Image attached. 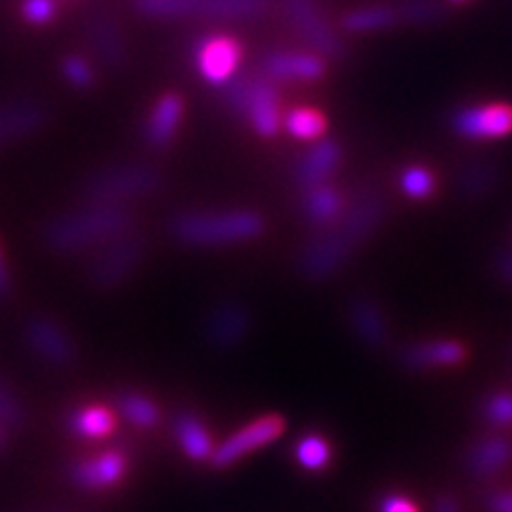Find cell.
<instances>
[{
  "mask_svg": "<svg viewBox=\"0 0 512 512\" xmlns=\"http://www.w3.org/2000/svg\"><path fill=\"white\" fill-rule=\"evenodd\" d=\"M22 15L34 24H46L55 15L53 0H24Z\"/></svg>",
  "mask_w": 512,
  "mask_h": 512,
  "instance_id": "8d00e7d4",
  "label": "cell"
},
{
  "mask_svg": "<svg viewBox=\"0 0 512 512\" xmlns=\"http://www.w3.org/2000/svg\"><path fill=\"white\" fill-rule=\"evenodd\" d=\"M43 124H46V110L38 102H5V105H0V145L31 136Z\"/></svg>",
  "mask_w": 512,
  "mask_h": 512,
  "instance_id": "ffe728a7",
  "label": "cell"
},
{
  "mask_svg": "<svg viewBox=\"0 0 512 512\" xmlns=\"http://www.w3.org/2000/svg\"><path fill=\"white\" fill-rule=\"evenodd\" d=\"M482 418L494 427H512V392L486 394L479 406Z\"/></svg>",
  "mask_w": 512,
  "mask_h": 512,
  "instance_id": "4dcf8cb0",
  "label": "cell"
},
{
  "mask_svg": "<svg viewBox=\"0 0 512 512\" xmlns=\"http://www.w3.org/2000/svg\"><path fill=\"white\" fill-rule=\"evenodd\" d=\"M62 74L67 76L69 83H74L76 88H86L93 83V69L83 57H67L62 62Z\"/></svg>",
  "mask_w": 512,
  "mask_h": 512,
  "instance_id": "836d02e7",
  "label": "cell"
},
{
  "mask_svg": "<svg viewBox=\"0 0 512 512\" xmlns=\"http://www.w3.org/2000/svg\"><path fill=\"white\" fill-rule=\"evenodd\" d=\"M498 183V166L486 159H472L458 171V192L465 200H479L489 195Z\"/></svg>",
  "mask_w": 512,
  "mask_h": 512,
  "instance_id": "d4e9b609",
  "label": "cell"
},
{
  "mask_svg": "<svg viewBox=\"0 0 512 512\" xmlns=\"http://www.w3.org/2000/svg\"><path fill=\"white\" fill-rule=\"evenodd\" d=\"M159 185H162V176L152 166L121 164L88 178L86 185H83V197L91 204L121 207L124 202L152 195V192L159 190Z\"/></svg>",
  "mask_w": 512,
  "mask_h": 512,
  "instance_id": "277c9868",
  "label": "cell"
},
{
  "mask_svg": "<svg viewBox=\"0 0 512 512\" xmlns=\"http://www.w3.org/2000/svg\"><path fill=\"white\" fill-rule=\"evenodd\" d=\"M401 190L406 192L413 200H425L434 192V176L425 166H408V169L401 171Z\"/></svg>",
  "mask_w": 512,
  "mask_h": 512,
  "instance_id": "1f68e13d",
  "label": "cell"
},
{
  "mask_svg": "<svg viewBox=\"0 0 512 512\" xmlns=\"http://www.w3.org/2000/svg\"><path fill=\"white\" fill-rule=\"evenodd\" d=\"M434 512H463V510H460L456 498L448 496V494H441L437 501H434Z\"/></svg>",
  "mask_w": 512,
  "mask_h": 512,
  "instance_id": "ab89813d",
  "label": "cell"
},
{
  "mask_svg": "<svg viewBox=\"0 0 512 512\" xmlns=\"http://www.w3.org/2000/svg\"><path fill=\"white\" fill-rule=\"evenodd\" d=\"M145 17L183 19H256L268 8V0H133Z\"/></svg>",
  "mask_w": 512,
  "mask_h": 512,
  "instance_id": "8992f818",
  "label": "cell"
},
{
  "mask_svg": "<svg viewBox=\"0 0 512 512\" xmlns=\"http://www.w3.org/2000/svg\"><path fill=\"white\" fill-rule=\"evenodd\" d=\"M387 200L380 190H361L347 204L342 219L311 238L299 252V273L306 280H328L354 256L358 247L382 226Z\"/></svg>",
  "mask_w": 512,
  "mask_h": 512,
  "instance_id": "6da1fadb",
  "label": "cell"
},
{
  "mask_svg": "<svg viewBox=\"0 0 512 512\" xmlns=\"http://www.w3.org/2000/svg\"><path fill=\"white\" fill-rule=\"evenodd\" d=\"M294 456H297V463L302 465L304 470L320 472L330 465L332 451L325 437H320V434H304V437L297 441Z\"/></svg>",
  "mask_w": 512,
  "mask_h": 512,
  "instance_id": "f1b7e54d",
  "label": "cell"
},
{
  "mask_svg": "<svg viewBox=\"0 0 512 512\" xmlns=\"http://www.w3.org/2000/svg\"><path fill=\"white\" fill-rule=\"evenodd\" d=\"M494 268H496V273L505 280V283L512 285V252L498 254L494 261Z\"/></svg>",
  "mask_w": 512,
  "mask_h": 512,
  "instance_id": "f35d334b",
  "label": "cell"
},
{
  "mask_svg": "<svg viewBox=\"0 0 512 512\" xmlns=\"http://www.w3.org/2000/svg\"><path fill=\"white\" fill-rule=\"evenodd\" d=\"M377 512H420L408 496L399 491H384L377 496Z\"/></svg>",
  "mask_w": 512,
  "mask_h": 512,
  "instance_id": "d590c367",
  "label": "cell"
},
{
  "mask_svg": "<svg viewBox=\"0 0 512 512\" xmlns=\"http://www.w3.org/2000/svg\"><path fill=\"white\" fill-rule=\"evenodd\" d=\"M24 335H27L29 347L41 358H46L48 363H53V366H69L74 361L76 347L72 337L55 320L43 316L31 318Z\"/></svg>",
  "mask_w": 512,
  "mask_h": 512,
  "instance_id": "4fadbf2b",
  "label": "cell"
},
{
  "mask_svg": "<svg viewBox=\"0 0 512 512\" xmlns=\"http://www.w3.org/2000/svg\"><path fill=\"white\" fill-rule=\"evenodd\" d=\"M249 320L252 318H249L245 304L223 302L209 313L204 332H207V339L214 347L230 349L245 339L249 332Z\"/></svg>",
  "mask_w": 512,
  "mask_h": 512,
  "instance_id": "9a60e30c",
  "label": "cell"
},
{
  "mask_svg": "<svg viewBox=\"0 0 512 512\" xmlns=\"http://www.w3.org/2000/svg\"><path fill=\"white\" fill-rule=\"evenodd\" d=\"M347 316L351 323V330L368 347L380 349L389 342V320L384 316L382 306L375 302L368 294H356L351 297L347 306Z\"/></svg>",
  "mask_w": 512,
  "mask_h": 512,
  "instance_id": "5bb4252c",
  "label": "cell"
},
{
  "mask_svg": "<svg viewBox=\"0 0 512 512\" xmlns=\"http://www.w3.org/2000/svg\"><path fill=\"white\" fill-rule=\"evenodd\" d=\"M467 358V349L458 339H427V342L406 344L399 351V363L408 370H434L460 366Z\"/></svg>",
  "mask_w": 512,
  "mask_h": 512,
  "instance_id": "7c38bea8",
  "label": "cell"
},
{
  "mask_svg": "<svg viewBox=\"0 0 512 512\" xmlns=\"http://www.w3.org/2000/svg\"><path fill=\"white\" fill-rule=\"evenodd\" d=\"M8 292H10V273L8 268H5L3 252H0V297H5Z\"/></svg>",
  "mask_w": 512,
  "mask_h": 512,
  "instance_id": "60d3db41",
  "label": "cell"
},
{
  "mask_svg": "<svg viewBox=\"0 0 512 512\" xmlns=\"http://www.w3.org/2000/svg\"><path fill=\"white\" fill-rule=\"evenodd\" d=\"M86 38L88 46L93 48V53L100 57L102 62L110 64V67H117V64L124 62L126 55V43L124 34H121L117 19H114L110 12H91L86 22Z\"/></svg>",
  "mask_w": 512,
  "mask_h": 512,
  "instance_id": "2e32d148",
  "label": "cell"
},
{
  "mask_svg": "<svg viewBox=\"0 0 512 512\" xmlns=\"http://www.w3.org/2000/svg\"><path fill=\"white\" fill-rule=\"evenodd\" d=\"M133 226V214L114 204H91L74 214L55 219L43 233L46 245L53 252H76L100 242H110L124 235Z\"/></svg>",
  "mask_w": 512,
  "mask_h": 512,
  "instance_id": "7a4b0ae2",
  "label": "cell"
},
{
  "mask_svg": "<svg viewBox=\"0 0 512 512\" xmlns=\"http://www.w3.org/2000/svg\"><path fill=\"white\" fill-rule=\"evenodd\" d=\"M285 432V420L280 415H264V418L254 420L252 425L242 427L233 437H228L219 448H214L211 465L214 467H230L242 460L256 448L273 444L280 434Z\"/></svg>",
  "mask_w": 512,
  "mask_h": 512,
  "instance_id": "8fae6325",
  "label": "cell"
},
{
  "mask_svg": "<svg viewBox=\"0 0 512 512\" xmlns=\"http://www.w3.org/2000/svg\"><path fill=\"white\" fill-rule=\"evenodd\" d=\"M489 512H512V491H496V494H491Z\"/></svg>",
  "mask_w": 512,
  "mask_h": 512,
  "instance_id": "74e56055",
  "label": "cell"
},
{
  "mask_svg": "<svg viewBox=\"0 0 512 512\" xmlns=\"http://www.w3.org/2000/svg\"><path fill=\"white\" fill-rule=\"evenodd\" d=\"M512 460V441L505 437H484L472 444L463 456L470 477H491Z\"/></svg>",
  "mask_w": 512,
  "mask_h": 512,
  "instance_id": "e0dca14e",
  "label": "cell"
},
{
  "mask_svg": "<svg viewBox=\"0 0 512 512\" xmlns=\"http://www.w3.org/2000/svg\"><path fill=\"white\" fill-rule=\"evenodd\" d=\"M453 131L467 140H494L512 133V107L496 105H470L460 107L451 117Z\"/></svg>",
  "mask_w": 512,
  "mask_h": 512,
  "instance_id": "30bf717a",
  "label": "cell"
},
{
  "mask_svg": "<svg viewBox=\"0 0 512 512\" xmlns=\"http://www.w3.org/2000/svg\"><path fill=\"white\" fill-rule=\"evenodd\" d=\"M119 411L131 425L140 427V430H150L159 422V411L155 403L136 392H126L119 396Z\"/></svg>",
  "mask_w": 512,
  "mask_h": 512,
  "instance_id": "83f0119b",
  "label": "cell"
},
{
  "mask_svg": "<svg viewBox=\"0 0 512 512\" xmlns=\"http://www.w3.org/2000/svg\"><path fill=\"white\" fill-rule=\"evenodd\" d=\"M24 420V411H22V403L15 394H12V389L0 380V422H5V425H19V422Z\"/></svg>",
  "mask_w": 512,
  "mask_h": 512,
  "instance_id": "e575fe53",
  "label": "cell"
},
{
  "mask_svg": "<svg viewBox=\"0 0 512 512\" xmlns=\"http://www.w3.org/2000/svg\"><path fill=\"white\" fill-rule=\"evenodd\" d=\"M268 79L280 81H316L325 72V64L313 53H271L264 60Z\"/></svg>",
  "mask_w": 512,
  "mask_h": 512,
  "instance_id": "44dd1931",
  "label": "cell"
},
{
  "mask_svg": "<svg viewBox=\"0 0 512 512\" xmlns=\"http://www.w3.org/2000/svg\"><path fill=\"white\" fill-rule=\"evenodd\" d=\"M285 128L297 140H316L325 131V117L311 107H297L285 114Z\"/></svg>",
  "mask_w": 512,
  "mask_h": 512,
  "instance_id": "f546056e",
  "label": "cell"
},
{
  "mask_svg": "<svg viewBox=\"0 0 512 512\" xmlns=\"http://www.w3.org/2000/svg\"><path fill=\"white\" fill-rule=\"evenodd\" d=\"M510 366H512V344H510Z\"/></svg>",
  "mask_w": 512,
  "mask_h": 512,
  "instance_id": "b9f144b4",
  "label": "cell"
},
{
  "mask_svg": "<svg viewBox=\"0 0 512 512\" xmlns=\"http://www.w3.org/2000/svg\"><path fill=\"white\" fill-rule=\"evenodd\" d=\"M283 10L297 34L304 38L318 55L339 60L344 55V46L316 5V0H283Z\"/></svg>",
  "mask_w": 512,
  "mask_h": 512,
  "instance_id": "ba28073f",
  "label": "cell"
},
{
  "mask_svg": "<svg viewBox=\"0 0 512 512\" xmlns=\"http://www.w3.org/2000/svg\"><path fill=\"white\" fill-rule=\"evenodd\" d=\"M69 430L81 439H102L114 430V415L107 408H81L69 415Z\"/></svg>",
  "mask_w": 512,
  "mask_h": 512,
  "instance_id": "484cf974",
  "label": "cell"
},
{
  "mask_svg": "<svg viewBox=\"0 0 512 512\" xmlns=\"http://www.w3.org/2000/svg\"><path fill=\"white\" fill-rule=\"evenodd\" d=\"M302 209H304V219L316 228H330L332 223H337L342 219L344 209V197L332 188V185L323 183L316 185V188L304 190V200H302Z\"/></svg>",
  "mask_w": 512,
  "mask_h": 512,
  "instance_id": "7402d4cb",
  "label": "cell"
},
{
  "mask_svg": "<svg viewBox=\"0 0 512 512\" xmlns=\"http://www.w3.org/2000/svg\"><path fill=\"white\" fill-rule=\"evenodd\" d=\"M226 100L235 112L247 114L256 133L271 138L280 128V100L266 76H242L226 83Z\"/></svg>",
  "mask_w": 512,
  "mask_h": 512,
  "instance_id": "5b68a950",
  "label": "cell"
},
{
  "mask_svg": "<svg viewBox=\"0 0 512 512\" xmlns=\"http://www.w3.org/2000/svg\"><path fill=\"white\" fill-rule=\"evenodd\" d=\"M396 10H399L401 22H413V24L437 22L441 17V8L437 0H403Z\"/></svg>",
  "mask_w": 512,
  "mask_h": 512,
  "instance_id": "d6a6232c",
  "label": "cell"
},
{
  "mask_svg": "<svg viewBox=\"0 0 512 512\" xmlns=\"http://www.w3.org/2000/svg\"><path fill=\"white\" fill-rule=\"evenodd\" d=\"M242 57V48L235 38L230 36H202L192 46V60H195L197 72L204 81L214 86H226L233 79Z\"/></svg>",
  "mask_w": 512,
  "mask_h": 512,
  "instance_id": "9c48e42d",
  "label": "cell"
},
{
  "mask_svg": "<svg viewBox=\"0 0 512 512\" xmlns=\"http://www.w3.org/2000/svg\"><path fill=\"white\" fill-rule=\"evenodd\" d=\"M128 458L121 451L100 453L91 460H83L72 470V479L81 489H105L117 484L126 475Z\"/></svg>",
  "mask_w": 512,
  "mask_h": 512,
  "instance_id": "ac0fdd59",
  "label": "cell"
},
{
  "mask_svg": "<svg viewBox=\"0 0 512 512\" xmlns=\"http://www.w3.org/2000/svg\"><path fill=\"white\" fill-rule=\"evenodd\" d=\"M171 233L185 245H228L259 238L264 233V219L256 211H188L171 221Z\"/></svg>",
  "mask_w": 512,
  "mask_h": 512,
  "instance_id": "3957f363",
  "label": "cell"
},
{
  "mask_svg": "<svg viewBox=\"0 0 512 512\" xmlns=\"http://www.w3.org/2000/svg\"><path fill=\"white\" fill-rule=\"evenodd\" d=\"M174 432H176L178 444H181L185 456L190 460L202 463V460H211V456H214V446H211L207 427H204V422L197 418L195 413L190 411L178 413L174 420Z\"/></svg>",
  "mask_w": 512,
  "mask_h": 512,
  "instance_id": "cb8c5ba5",
  "label": "cell"
},
{
  "mask_svg": "<svg viewBox=\"0 0 512 512\" xmlns=\"http://www.w3.org/2000/svg\"><path fill=\"white\" fill-rule=\"evenodd\" d=\"M181 114H183V100L178 98L176 93L164 95V98L155 105V110H152L150 119H147V128H145L147 143L155 147H164L166 143H171V138L176 136L178 124H181Z\"/></svg>",
  "mask_w": 512,
  "mask_h": 512,
  "instance_id": "603a6c76",
  "label": "cell"
},
{
  "mask_svg": "<svg viewBox=\"0 0 512 512\" xmlns=\"http://www.w3.org/2000/svg\"><path fill=\"white\" fill-rule=\"evenodd\" d=\"M0 441H3V437H0Z\"/></svg>",
  "mask_w": 512,
  "mask_h": 512,
  "instance_id": "7bdbcfd3",
  "label": "cell"
},
{
  "mask_svg": "<svg viewBox=\"0 0 512 512\" xmlns=\"http://www.w3.org/2000/svg\"><path fill=\"white\" fill-rule=\"evenodd\" d=\"M339 162H342V147H339L335 140H320L318 145L311 147V152L299 159L297 169H294V176H297V183L302 185L304 190L316 188V185H323L332 176V171L337 169Z\"/></svg>",
  "mask_w": 512,
  "mask_h": 512,
  "instance_id": "d6986e66",
  "label": "cell"
},
{
  "mask_svg": "<svg viewBox=\"0 0 512 512\" xmlns=\"http://www.w3.org/2000/svg\"><path fill=\"white\" fill-rule=\"evenodd\" d=\"M401 22L399 10L392 5H368V8H358L344 17V29L351 34H361V31H377L387 29L392 24Z\"/></svg>",
  "mask_w": 512,
  "mask_h": 512,
  "instance_id": "4316f807",
  "label": "cell"
},
{
  "mask_svg": "<svg viewBox=\"0 0 512 512\" xmlns=\"http://www.w3.org/2000/svg\"><path fill=\"white\" fill-rule=\"evenodd\" d=\"M145 256V240L140 235L124 233L107 242L88 266V280L95 287H117L140 266Z\"/></svg>",
  "mask_w": 512,
  "mask_h": 512,
  "instance_id": "52a82bcc",
  "label": "cell"
}]
</instances>
